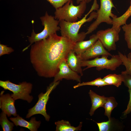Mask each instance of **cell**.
<instances>
[{"instance_id":"6da1fadb","label":"cell","mask_w":131,"mask_h":131,"mask_svg":"<svg viewBox=\"0 0 131 131\" xmlns=\"http://www.w3.org/2000/svg\"><path fill=\"white\" fill-rule=\"evenodd\" d=\"M75 43L56 33L32 45L30 62L38 75L46 78L54 77L61 62L66 59Z\"/></svg>"},{"instance_id":"7a4b0ae2","label":"cell","mask_w":131,"mask_h":131,"mask_svg":"<svg viewBox=\"0 0 131 131\" xmlns=\"http://www.w3.org/2000/svg\"><path fill=\"white\" fill-rule=\"evenodd\" d=\"M99 5L97 0H94L93 4L89 11L80 20L74 22H69L63 20L59 21V26L61 36L67 38L73 42L76 43L83 40L87 34L86 32H82L79 33V30L82 25L85 23L96 19L98 16L97 10Z\"/></svg>"},{"instance_id":"3957f363","label":"cell","mask_w":131,"mask_h":131,"mask_svg":"<svg viewBox=\"0 0 131 131\" xmlns=\"http://www.w3.org/2000/svg\"><path fill=\"white\" fill-rule=\"evenodd\" d=\"M87 3L81 2L79 5L74 6L72 0L67 2L62 7L56 9L55 18L59 21L63 20L69 22L77 21L81 18L85 12Z\"/></svg>"},{"instance_id":"277c9868","label":"cell","mask_w":131,"mask_h":131,"mask_svg":"<svg viewBox=\"0 0 131 131\" xmlns=\"http://www.w3.org/2000/svg\"><path fill=\"white\" fill-rule=\"evenodd\" d=\"M40 19L42 24L44 27L43 29L38 33H36L33 30L31 36L28 37L30 44L23 49V51L28 49L33 43L45 39L60 30V27L58 26L59 21L56 19L54 16L49 15L47 12L44 16L40 17Z\"/></svg>"},{"instance_id":"5b68a950","label":"cell","mask_w":131,"mask_h":131,"mask_svg":"<svg viewBox=\"0 0 131 131\" xmlns=\"http://www.w3.org/2000/svg\"><path fill=\"white\" fill-rule=\"evenodd\" d=\"M0 86L5 90L12 91V97L15 100L22 99L30 103L32 101L33 97L30 95L32 89V84L26 82H23L16 84L9 80L0 81Z\"/></svg>"},{"instance_id":"8992f818","label":"cell","mask_w":131,"mask_h":131,"mask_svg":"<svg viewBox=\"0 0 131 131\" xmlns=\"http://www.w3.org/2000/svg\"><path fill=\"white\" fill-rule=\"evenodd\" d=\"M100 7L97 11L98 15L96 20L89 26L86 34H89L95 30L101 23L105 22L107 24L112 25V19L117 16L112 11L113 8H115L112 0H100Z\"/></svg>"},{"instance_id":"52a82bcc","label":"cell","mask_w":131,"mask_h":131,"mask_svg":"<svg viewBox=\"0 0 131 131\" xmlns=\"http://www.w3.org/2000/svg\"><path fill=\"white\" fill-rule=\"evenodd\" d=\"M108 57L103 55L100 58L98 57L92 60H82V66H86L83 70L95 67L96 70L98 71L104 69L114 71L122 65V61L118 54L112 55L110 59L108 58Z\"/></svg>"},{"instance_id":"ba28073f","label":"cell","mask_w":131,"mask_h":131,"mask_svg":"<svg viewBox=\"0 0 131 131\" xmlns=\"http://www.w3.org/2000/svg\"><path fill=\"white\" fill-rule=\"evenodd\" d=\"M60 82H53L47 87L45 93L41 92L38 95V101L34 106L28 110L26 117V118H29L35 115L40 114L44 117L46 121H48L49 120L50 116L47 113L46 105L49 98L50 94L59 84Z\"/></svg>"},{"instance_id":"9c48e42d","label":"cell","mask_w":131,"mask_h":131,"mask_svg":"<svg viewBox=\"0 0 131 131\" xmlns=\"http://www.w3.org/2000/svg\"><path fill=\"white\" fill-rule=\"evenodd\" d=\"M119 33L112 27L99 30L96 34L105 48L110 51L116 49V42L119 40Z\"/></svg>"},{"instance_id":"30bf717a","label":"cell","mask_w":131,"mask_h":131,"mask_svg":"<svg viewBox=\"0 0 131 131\" xmlns=\"http://www.w3.org/2000/svg\"><path fill=\"white\" fill-rule=\"evenodd\" d=\"M59 71L54 77L53 82L60 81L63 79L75 81L79 83L81 82V76L72 70L68 66L66 59L63 60L59 66Z\"/></svg>"},{"instance_id":"8fae6325","label":"cell","mask_w":131,"mask_h":131,"mask_svg":"<svg viewBox=\"0 0 131 131\" xmlns=\"http://www.w3.org/2000/svg\"><path fill=\"white\" fill-rule=\"evenodd\" d=\"M81 55L83 60H89L100 56L106 55L111 57L112 56L108 51L106 49L98 39L93 46L82 53Z\"/></svg>"},{"instance_id":"7c38bea8","label":"cell","mask_w":131,"mask_h":131,"mask_svg":"<svg viewBox=\"0 0 131 131\" xmlns=\"http://www.w3.org/2000/svg\"><path fill=\"white\" fill-rule=\"evenodd\" d=\"M4 91L1 92L0 96V108L2 112L6 114L8 116L12 115L16 117L17 115L15 105V100L9 93L3 94Z\"/></svg>"},{"instance_id":"4fadbf2b","label":"cell","mask_w":131,"mask_h":131,"mask_svg":"<svg viewBox=\"0 0 131 131\" xmlns=\"http://www.w3.org/2000/svg\"><path fill=\"white\" fill-rule=\"evenodd\" d=\"M81 55H77L72 49L68 53L66 60L68 65L72 70L82 76L83 75L82 68L83 60Z\"/></svg>"},{"instance_id":"5bb4252c","label":"cell","mask_w":131,"mask_h":131,"mask_svg":"<svg viewBox=\"0 0 131 131\" xmlns=\"http://www.w3.org/2000/svg\"><path fill=\"white\" fill-rule=\"evenodd\" d=\"M10 119L16 126H18L26 128L31 131H37L40 126V121H37L35 118L32 117L29 121H27L17 115L16 117H11Z\"/></svg>"},{"instance_id":"9a60e30c","label":"cell","mask_w":131,"mask_h":131,"mask_svg":"<svg viewBox=\"0 0 131 131\" xmlns=\"http://www.w3.org/2000/svg\"><path fill=\"white\" fill-rule=\"evenodd\" d=\"M98 40L96 34L90 36L89 39L80 41L75 43L73 49L77 55H81L93 46Z\"/></svg>"},{"instance_id":"2e32d148","label":"cell","mask_w":131,"mask_h":131,"mask_svg":"<svg viewBox=\"0 0 131 131\" xmlns=\"http://www.w3.org/2000/svg\"><path fill=\"white\" fill-rule=\"evenodd\" d=\"M89 94L92 104L89 114L92 116L97 109L100 107H103L107 97L98 95L91 90H90Z\"/></svg>"},{"instance_id":"e0dca14e","label":"cell","mask_w":131,"mask_h":131,"mask_svg":"<svg viewBox=\"0 0 131 131\" xmlns=\"http://www.w3.org/2000/svg\"><path fill=\"white\" fill-rule=\"evenodd\" d=\"M130 5L126 11L122 16L112 19V27L119 33L121 29L120 26L126 24L127 20L131 16V0Z\"/></svg>"},{"instance_id":"ac0fdd59","label":"cell","mask_w":131,"mask_h":131,"mask_svg":"<svg viewBox=\"0 0 131 131\" xmlns=\"http://www.w3.org/2000/svg\"><path fill=\"white\" fill-rule=\"evenodd\" d=\"M56 131H77L81 130L82 122H80L78 126L75 127L71 125L68 121L62 120L55 122Z\"/></svg>"},{"instance_id":"d6986e66","label":"cell","mask_w":131,"mask_h":131,"mask_svg":"<svg viewBox=\"0 0 131 131\" xmlns=\"http://www.w3.org/2000/svg\"><path fill=\"white\" fill-rule=\"evenodd\" d=\"M103 79L108 85H113L117 87L121 85L123 80L121 74H110L104 77Z\"/></svg>"},{"instance_id":"ffe728a7","label":"cell","mask_w":131,"mask_h":131,"mask_svg":"<svg viewBox=\"0 0 131 131\" xmlns=\"http://www.w3.org/2000/svg\"><path fill=\"white\" fill-rule=\"evenodd\" d=\"M118 103L113 97H107L106 101L103 107L104 108L105 115L108 118V119H111V114L113 110L116 107Z\"/></svg>"},{"instance_id":"44dd1931","label":"cell","mask_w":131,"mask_h":131,"mask_svg":"<svg viewBox=\"0 0 131 131\" xmlns=\"http://www.w3.org/2000/svg\"><path fill=\"white\" fill-rule=\"evenodd\" d=\"M7 115L2 112L0 114V124L3 131H11L13 129L14 124L8 119Z\"/></svg>"},{"instance_id":"7402d4cb","label":"cell","mask_w":131,"mask_h":131,"mask_svg":"<svg viewBox=\"0 0 131 131\" xmlns=\"http://www.w3.org/2000/svg\"><path fill=\"white\" fill-rule=\"evenodd\" d=\"M118 54L122 61V65H124L125 67L126 70L124 72L131 75V52L129 53L127 56L120 52H118Z\"/></svg>"},{"instance_id":"603a6c76","label":"cell","mask_w":131,"mask_h":131,"mask_svg":"<svg viewBox=\"0 0 131 131\" xmlns=\"http://www.w3.org/2000/svg\"><path fill=\"white\" fill-rule=\"evenodd\" d=\"M107 85L103 78L99 77L91 81L79 83L77 85L74 86L73 88L75 89L81 86L85 85L96 86L99 87Z\"/></svg>"},{"instance_id":"cb8c5ba5","label":"cell","mask_w":131,"mask_h":131,"mask_svg":"<svg viewBox=\"0 0 131 131\" xmlns=\"http://www.w3.org/2000/svg\"><path fill=\"white\" fill-rule=\"evenodd\" d=\"M122 28L124 32V39L128 48L131 50V22L129 24L123 25Z\"/></svg>"},{"instance_id":"d4e9b609","label":"cell","mask_w":131,"mask_h":131,"mask_svg":"<svg viewBox=\"0 0 131 131\" xmlns=\"http://www.w3.org/2000/svg\"><path fill=\"white\" fill-rule=\"evenodd\" d=\"M99 131H108L111 129L112 126V119L106 122L97 123Z\"/></svg>"},{"instance_id":"484cf974","label":"cell","mask_w":131,"mask_h":131,"mask_svg":"<svg viewBox=\"0 0 131 131\" xmlns=\"http://www.w3.org/2000/svg\"><path fill=\"white\" fill-rule=\"evenodd\" d=\"M56 9L62 7L66 3L71 0H46Z\"/></svg>"},{"instance_id":"4316f807","label":"cell","mask_w":131,"mask_h":131,"mask_svg":"<svg viewBox=\"0 0 131 131\" xmlns=\"http://www.w3.org/2000/svg\"><path fill=\"white\" fill-rule=\"evenodd\" d=\"M123 78V81L124 85L129 89H131V75L125 73L124 71L121 73Z\"/></svg>"},{"instance_id":"83f0119b","label":"cell","mask_w":131,"mask_h":131,"mask_svg":"<svg viewBox=\"0 0 131 131\" xmlns=\"http://www.w3.org/2000/svg\"><path fill=\"white\" fill-rule=\"evenodd\" d=\"M14 51L12 48L9 47L6 45L0 44V56L7 54H9Z\"/></svg>"},{"instance_id":"f1b7e54d","label":"cell","mask_w":131,"mask_h":131,"mask_svg":"<svg viewBox=\"0 0 131 131\" xmlns=\"http://www.w3.org/2000/svg\"><path fill=\"white\" fill-rule=\"evenodd\" d=\"M128 91L130 95V99L127 106V109L123 113L124 114L131 106V89H129Z\"/></svg>"},{"instance_id":"f546056e","label":"cell","mask_w":131,"mask_h":131,"mask_svg":"<svg viewBox=\"0 0 131 131\" xmlns=\"http://www.w3.org/2000/svg\"><path fill=\"white\" fill-rule=\"evenodd\" d=\"M92 0H76V2L77 4H79V3L85 1L87 3H89Z\"/></svg>"},{"instance_id":"4dcf8cb0","label":"cell","mask_w":131,"mask_h":131,"mask_svg":"<svg viewBox=\"0 0 131 131\" xmlns=\"http://www.w3.org/2000/svg\"><path fill=\"white\" fill-rule=\"evenodd\" d=\"M131 112V107L127 110V111L124 114V115H127L129 114Z\"/></svg>"}]
</instances>
